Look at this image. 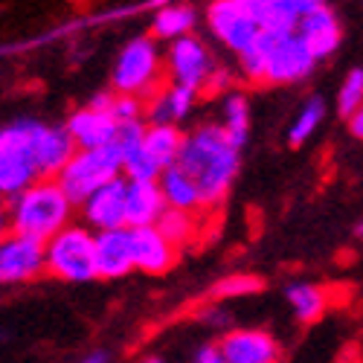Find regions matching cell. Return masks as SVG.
<instances>
[{
  "label": "cell",
  "instance_id": "6da1fadb",
  "mask_svg": "<svg viewBox=\"0 0 363 363\" xmlns=\"http://www.w3.org/2000/svg\"><path fill=\"white\" fill-rule=\"evenodd\" d=\"M174 166L195 180L203 206H218L241 169V151L227 140L218 123H206L184 134Z\"/></svg>",
  "mask_w": 363,
  "mask_h": 363
},
{
  "label": "cell",
  "instance_id": "7a4b0ae2",
  "mask_svg": "<svg viewBox=\"0 0 363 363\" xmlns=\"http://www.w3.org/2000/svg\"><path fill=\"white\" fill-rule=\"evenodd\" d=\"M73 213L76 206L52 177L35 180V184H29L26 189H21L6 201L9 233L35 238L41 245L58 230H65L73 221Z\"/></svg>",
  "mask_w": 363,
  "mask_h": 363
},
{
  "label": "cell",
  "instance_id": "3957f363",
  "mask_svg": "<svg viewBox=\"0 0 363 363\" xmlns=\"http://www.w3.org/2000/svg\"><path fill=\"white\" fill-rule=\"evenodd\" d=\"M163 50L151 35L131 38L116 55V65L111 73V90L123 96L148 99L163 87Z\"/></svg>",
  "mask_w": 363,
  "mask_h": 363
},
{
  "label": "cell",
  "instance_id": "277c9868",
  "mask_svg": "<svg viewBox=\"0 0 363 363\" xmlns=\"http://www.w3.org/2000/svg\"><path fill=\"white\" fill-rule=\"evenodd\" d=\"M44 277L67 285H84L96 279L94 270V233L84 224L70 221L52 238L44 241Z\"/></svg>",
  "mask_w": 363,
  "mask_h": 363
},
{
  "label": "cell",
  "instance_id": "5b68a950",
  "mask_svg": "<svg viewBox=\"0 0 363 363\" xmlns=\"http://www.w3.org/2000/svg\"><path fill=\"white\" fill-rule=\"evenodd\" d=\"M38 125L41 119L23 116L0 128V201H9L29 184L41 180L33 155Z\"/></svg>",
  "mask_w": 363,
  "mask_h": 363
},
{
  "label": "cell",
  "instance_id": "8992f818",
  "mask_svg": "<svg viewBox=\"0 0 363 363\" xmlns=\"http://www.w3.org/2000/svg\"><path fill=\"white\" fill-rule=\"evenodd\" d=\"M116 177H123V157H119L116 145L111 143L102 148H76L73 157L52 180L62 186L70 203L79 206L87 195H94L99 186L111 184Z\"/></svg>",
  "mask_w": 363,
  "mask_h": 363
},
{
  "label": "cell",
  "instance_id": "52a82bcc",
  "mask_svg": "<svg viewBox=\"0 0 363 363\" xmlns=\"http://www.w3.org/2000/svg\"><path fill=\"white\" fill-rule=\"evenodd\" d=\"M218 65L209 47L198 38V35H184L166 47L163 52V73L169 79V84H180L189 90H203L209 73H213Z\"/></svg>",
  "mask_w": 363,
  "mask_h": 363
},
{
  "label": "cell",
  "instance_id": "ba28073f",
  "mask_svg": "<svg viewBox=\"0 0 363 363\" xmlns=\"http://www.w3.org/2000/svg\"><path fill=\"white\" fill-rule=\"evenodd\" d=\"M44 277V245L35 238L6 233L0 238V288L29 285Z\"/></svg>",
  "mask_w": 363,
  "mask_h": 363
},
{
  "label": "cell",
  "instance_id": "9c48e42d",
  "mask_svg": "<svg viewBox=\"0 0 363 363\" xmlns=\"http://www.w3.org/2000/svg\"><path fill=\"white\" fill-rule=\"evenodd\" d=\"M317 67V58L311 55V50L306 47L296 33H285L274 41L264 62V82L267 84H291V82H302L308 79L311 70Z\"/></svg>",
  "mask_w": 363,
  "mask_h": 363
},
{
  "label": "cell",
  "instance_id": "30bf717a",
  "mask_svg": "<svg viewBox=\"0 0 363 363\" xmlns=\"http://www.w3.org/2000/svg\"><path fill=\"white\" fill-rule=\"evenodd\" d=\"M206 26L230 52L241 55L259 35V26L247 18L235 0H213L206 6Z\"/></svg>",
  "mask_w": 363,
  "mask_h": 363
},
{
  "label": "cell",
  "instance_id": "8fae6325",
  "mask_svg": "<svg viewBox=\"0 0 363 363\" xmlns=\"http://www.w3.org/2000/svg\"><path fill=\"white\" fill-rule=\"evenodd\" d=\"M259 26V33H294L308 12L325 6V0H235Z\"/></svg>",
  "mask_w": 363,
  "mask_h": 363
},
{
  "label": "cell",
  "instance_id": "7c38bea8",
  "mask_svg": "<svg viewBox=\"0 0 363 363\" xmlns=\"http://www.w3.org/2000/svg\"><path fill=\"white\" fill-rule=\"evenodd\" d=\"M76 209L82 216V224L90 233H108V230L125 227V177H116L111 184L99 186Z\"/></svg>",
  "mask_w": 363,
  "mask_h": 363
},
{
  "label": "cell",
  "instance_id": "4fadbf2b",
  "mask_svg": "<svg viewBox=\"0 0 363 363\" xmlns=\"http://www.w3.org/2000/svg\"><path fill=\"white\" fill-rule=\"evenodd\" d=\"M227 363H279L282 349L270 331L262 328H235L216 343Z\"/></svg>",
  "mask_w": 363,
  "mask_h": 363
},
{
  "label": "cell",
  "instance_id": "5bb4252c",
  "mask_svg": "<svg viewBox=\"0 0 363 363\" xmlns=\"http://www.w3.org/2000/svg\"><path fill=\"white\" fill-rule=\"evenodd\" d=\"M94 270L96 279H123L134 270L128 227L94 233Z\"/></svg>",
  "mask_w": 363,
  "mask_h": 363
},
{
  "label": "cell",
  "instance_id": "9a60e30c",
  "mask_svg": "<svg viewBox=\"0 0 363 363\" xmlns=\"http://www.w3.org/2000/svg\"><path fill=\"white\" fill-rule=\"evenodd\" d=\"M65 131H67L73 148H102V145L113 143L116 123L111 119L108 111L82 105V108L70 111V116L65 119Z\"/></svg>",
  "mask_w": 363,
  "mask_h": 363
},
{
  "label": "cell",
  "instance_id": "2e32d148",
  "mask_svg": "<svg viewBox=\"0 0 363 363\" xmlns=\"http://www.w3.org/2000/svg\"><path fill=\"white\" fill-rule=\"evenodd\" d=\"M131 235V262L134 270H143L148 277L166 274V270L177 262V247L155 230V227H137L128 230Z\"/></svg>",
  "mask_w": 363,
  "mask_h": 363
},
{
  "label": "cell",
  "instance_id": "e0dca14e",
  "mask_svg": "<svg viewBox=\"0 0 363 363\" xmlns=\"http://www.w3.org/2000/svg\"><path fill=\"white\" fill-rule=\"evenodd\" d=\"M198 94L189 87H180V84H166L160 87L155 96L145 99L143 108V123L145 125H177L192 113Z\"/></svg>",
  "mask_w": 363,
  "mask_h": 363
},
{
  "label": "cell",
  "instance_id": "ac0fdd59",
  "mask_svg": "<svg viewBox=\"0 0 363 363\" xmlns=\"http://www.w3.org/2000/svg\"><path fill=\"white\" fill-rule=\"evenodd\" d=\"M294 33L306 41V47L311 50V55L317 58V62L328 58L340 47V23H337V15L328 6H320V9L308 12L296 23Z\"/></svg>",
  "mask_w": 363,
  "mask_h": 363
},
{
  "label": "cell",
  "instance_id": "d6986e66",
  "mask_svg": "<svg viewBox=\"0 0 363 363\" xmlns=\"http://www.w3.org/2000/svg\"><path fill=\"white\" fill-rule=\"evenodd\" d=\"M163 195L157 180H125V227H155L163 216Z\"/></svg>",
  "mask_w": 363,
  "mask_h": 363
},
{
  "label": "cell",
  "instance_id": "ffe728a7",
  "mask_svg": "<svg viewBox=\"0 0 363 363\" xmlns=\"http://www.w3.org/2000/svg\"><path fill=\"white\" fill-rule=\"evenodd\" d=\"M73 151L76 148H73L65 125L41 123L38 125V134H35V145H33L38 177H55L58 172L65 169V163L73 157Z\"/></svg>",
  "mask_w": 363,
  "mask_h": 363
},
{
  "label": "cell",
  "instance_id": "44dd1931",
  "mask_svg": "<svg viewBox=\"0 0 363 363\" xmlns=\"http://www.w3.org/2000/svg\"><path fill=\"white\" fill-rule=\"evenodd\" d=\"M157 189L163 195L166 209H177V213H198L203 206L201 203V192L195 186V180L177 166H166L157 177Z\"/></svg>",
  "mask_w": 363,
  "mask_h": 363
},
{
  "label": "cell",
  "instance_id": "7402d4cb",
  "mask_svg": "<svg viewBox=\"0 0 363 363\" xmlns=\"http://www.w3.org/2000/svg\"><path fill=\"white\" fill-rule=\"evenodd\" d=\"M198 26V12L189 4H172L160 9L151 21V38L155 41H177L184 35H192Z\"/></svg>",
  "mask_w": 363,
  "mask_h": 363
},
{
  "label": "cell",
  "instance_id": "603a6c76",
  "mask_svg": "<svg viewBox=\"0 0 363 363\" xmlns=\"http://www.w3.org/2000/svg\"><path fill=\"white\" fill-rule=\"evenodd\" d=\"M288 306L299 323H317L328 311V291L314 282H291L285 288Z\"/></svg>",
  "mask_w": 363,
  "mask_h": 363
},
{
  "label": "cell",
  "instance_id": "cb8c5ba5",
  "mask_svg": "<svg viewBox=\"0 0 363 363\" xmlns=\"http://www.w3.org/2000/svg\"><path fill=\"white\" fill-rule=\"evenodd\" d=\"M180 145H184V131L180 125H145V134H143V148L148 151L155 163L160 169L166 166H174L177 155H180Z\"/></svg>",
  "mask_w": 363,
  "mask_h": 363
},
{
  "label": "cell",
  "instance_id": "d4e9b609",
  "mask_svg": "<svg viewBox=\"0 0 363 363\" xmlns=\"http://www.w3.org/2000/svg\"><path fill=\"white\" fill-rule=\"evenodd\" d=\"M221 131L227 134V140L241 151L247 145L250 137V102L245 94H227L224 105H221Z\"/></svg>",
  "mask_w": 363,
  "mask_h": 363
},
{
  "label": "cell",
  "instance_id": "484cf974",
  "mask_svg": "<svg viewBox=\"0 0 363 363\" xmlns=\"http://www.w3.org/2000/svg\"><path fill=\"white\" fill-rule=\"evenodd\" d=\"M323 119H325V102H323V96H311L306 105H302V111L296 113L294 125H291V131H288V143H291L294 148L306 145V143L311 140V134L323 125Z\"/></svg>",
  "mask_w": 363,
  "mask_h": 363
},
{
  "label": "cell",
  "instance_id": "4316f807",
  "mask_svg": "<svg viewBox=\"0 0 363 363\" xmlns=\"http://www.w3.org/2000/svg\"><path fill=\"white\" fill-rule=\"evenodd\" d=\"M155 230L169 241V245L180 247L186 245V241H192L195 230H198V221L192 213H177V209H163V216L157 218Z\"/></svg>",
  "mask_w": 363,
  "mask_h": 363
},
{
  "label": "cell",
  "instance_id": "83f0119b",
  "mask_svg": "<svg viewBox=\"0 0 363 363\" xmlns=\"http://www.w3.org/2000/svg\"><path fill=\"white\" fill-rule=\"evenodd\" d=\"M160 172H163V169H160V166L155 163V157H151L148 151L143 148V143L123 157V177H125V180H157Z\"/></svg>",
  "mask_w": 363,
  "mask_h": 363
},
{
  "label": "cell",
  "instance_id": "f1b7e54d",
  "mask_svg": "<svg viewBox=\"0 0 363 363\" xmlns=\"http://www.w3.org/2000/svg\"><path fill=\"white\" fill-rule=\"evenodd\" d=\"M360 105H363V70L354 67V70L343 79V84H340V90H337V111H340V116H349V113H354Z\"/></svg>",
  "mask_w": 363,
  "mask_h": 363
},
{
  "label": "cell",
  "instance_id": "f546056e",
  "mask_svg": "<svg viewBox=\"0 0 363 363\" xmlns=\"http://www.w3.org/2000/svg\"><path fill=\"white\" fill-rule=\"evenodd\" d=\"M264 288V282L259 277H250V274H235V277H227L216 285L213 296L218 299H235V296H247V294H259Z\"/></svg>",
  "mask_w": 363,
  "mask_h": 363
},
{
  "label": "cell",
  "instance_id": "4dcf8cb0",
  "mask_svg": "<svg viewBox=\"0 0 363 363\" xmlns=\"http://www.w3.org/2000/svg\"><path fill=\"white\" fill-rule=\"evenodd\" d=\"M143 108H145V102L137 99V96L113 94V102H111L108 113H111V119L116 125H123V123H137V119H143Z\"/></svg>",
  "mask_w": 363,
  "mask_h": 363
},
{
  "label": "cell",
  "instance_id": "1f68e13d",
  "mask_svg": "<svg viewBox=\"0 0 363 363\" xmlns=\"http://www.w3.org/2000/svg\"><path fill=\"white\" fill-rule=\"evenodd\" d=\"M227 87H230V70H221V67H216L213 73H209V79L203 84V90H209V94H221V90H227Z\"/></svg>",
  "mask_w": 363,
  "mask_h": 363
},
{
  "label": "cell",
  "instance_id": "d6a6232c",
  "mask_svg": "<svg viewBox=\"0 0 363 363\" xmlns=\"http://www.w3.org/2000/svg\"><path fill=\"white\" fill-rule=\"evenodd\" d=\"M195 363H227V360L221 357V352L216 349V343H206V346H201V349H198Z\"/></svg>",
  "mask_w": 363,
  "mask_h": 363
},
{
  "label": "cell",
  "instance_id": "836d02e7",
  "mask_svg": "<svg viewBox=\"0 0 363 363\" xmlns=\"http://www.w3.org/2000/svg\"><path fill=\"white\" fill-rule=\"evenodd\" d=\"M346 119H349V131H352V137L363 140V105H360L354 113H349Z\"/></svg>",
  "mask_w": 363,
  "mask_h": 363
},
{
  "label": "cell",
  "instance_id": "e575fe53",
  "mask_svg": "<svg viewBox=\"0 0 363 363\" xmlns=\"http://www.w3.org/2000/svg\"><path fill=\"white\" fill-rule=\"evenodd\" d=\"M9 233V216H6V201H0V238Z\"/></svg>",
  "mask_w": 363,
  "mask_h": 363
},
{
  "label": "cell",
  "instance_id": "d590c367",
  "mask_svg": "<svg viewBox=\"0 0 363 363\" xmlns=\"http://www.w3.org/2000/svg\"><path fill=\"white\" fill-rule=\"evenodd\" d=\"M79 363H108V354H105V352H94V354H87V357H82Z\"/></svg>",
  "mask_w": 363,
  "mask_h": 363
},
{
  "label": "cell",
  "instance_id": "8d00e7d4",
  "mask_svg": "<svg viewBox=\"0 0 363 363\" xmlns=\"http://www.w3.org/2000/svg\"><path fill=\"white\" fill-rule=\"evenodd\" d=\"M143 363H163V357H157V354H151V357H145Z\"/></svg>",
  "mask_w": 363,
  "mask_h": 363
},
{
  "label": "cell",
  "instance_id": "74e56055",
  "mask_svg": "<svg viewBox=\"0 0 363 363\" xmlns=\"http://www.w3.org/2000/svg\"><path fill=\"white\" fill-rule=\"evenodd\" d=\"M357 233H360V235H363V224H360V227H357Z\"/></svg>",
  "mask_w": 363,
  "mask_h": 363
},
{
  "label": "cell",
  "instance_id": "f35d334b",
  "mask_svg": "<svg viewBox=\"0 0 363 363\" xmlns=\"http://www.w3.org/2000/svg\"><path fill=\"white\" fill-rule=\"evenodd\" d=\"M0 343H4V335H0Z\"/></svg>",
  "mask_w": 363,
  "mask_h": 363
}]
</instances>
